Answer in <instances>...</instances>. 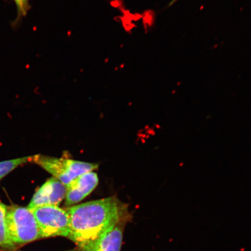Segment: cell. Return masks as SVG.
I'll use <instances>...</instances> for the list:
<instances>
[{"instance_id": "6da1fadb", "label": "cell", "mask_w": 251, "mask_h": 251, "mask_svg": "<svg viewBox=\"0 0 251 251\" xmlns=\"http://www.w3.org/2000/svg\"><path fill=\"white\" fill-rule=\"evenodd\" d=\"M67 211L70 216L68 238L79 251H94L113 226L130 218L126 205L115 197L72 206Z\"/></svg>"}, {"instance_id": "7a4b0ae2", "label": "cell", "mask_w": 251, "mask_h": 251, "mask_svg": "<svg viewBox=\"0 0 251 251\" xmlns=\"http://www.w3.org/2000/svg\"><path fill=\"white\" fill-rule=\"evenodd\" d=\"M7 225L9 239L15 247L40 238L36 219L28 208L14 205L8 206Z\"/></svg>"}, {"instance_id": "3957f363", "label": "cell", "mask_w": 251, "mask_h": 251, "mask_svg": "<svg viewBox=\"0 0 251 251\" xmlns=\"http://www.w3.org/2000/svg\"><path fill=\"white\" fill-rule=\"evenodd\" d=\"M30 162H33L45 169L65 186L78 176L92 172L98 167V165L90 163L42 155L31 156Z\"/></svg>"}, {"instance_id": "277c9868", "label": "cell", "mask_w": 251, "mask_h": 251, "mask_svg": "<svg viewBox=\"0 0 251 251\" xmlns=\"http://www.w3.org/2000/svg\"><path fill=\"white\" fill-rule=\"evenodd\" d=\"M36 219L40 238L68 237L70 233V216L58 206H43L31 210Z\"/></svg>"}, {"instance_id": "5b68a950", "label": "cell", "mask_w": 251, "mask_h": 251, "mask_svg": "<svg viewBox=\"0 0 251 251\" xmlns=\"http://www.w3.org/2000/svg\"><path fill=\"white\" fill-rule=\"evenodd\" d=\"M67 188L54 177L50 178L37 190L27 208L30 210L43 206H58L65 198Z\"/></svg>"}, {"instance_id": "8992f818", "label": "cell", "mask_w": 251, "mask_h": 251, "mask_svg": "<svg viewBox=\"0 0 251 251\" xmlns=\"http://www.w3.org/2000/svg\"><path fill=\"white\" fill-rule=\"evenodd\" d=\"M98 183V176L92 171L78 176L66 186L65 205L70 206L81 201L95 189Z\"/></svg>"}, {"instance_id": "52a82bcc", "label": "cell", "mask_w": 251, "mask_h": 251, "mask_svg": "<svg viewBox=\"0 0 251 251\" xmlns=\"http://www.w3.org/2000/svg\"><path fill=\"white\" fill-rule=\"evenodd\" d=\"M128 219L122 220L103 235L94 251H121L124 227Z\"/></svg>"}, {"instance_id": "ba28073f", "label": "cell", "mask_w": 251, "mask_h": 251, "mask_svg": "<svg viewBox=\"0 0 251 251\" xmlns=\"http://www.w3.org/2000/svg\"><path fill=\"white\" fill-rule=\"evenodd\" d=\"M8 206L0 201V248L5 250H14L15 246L9 239L7 225Z\"/></svg>"}, {"instance_id": "9c48e42d", "label": "cell", "mask_w": 251, "mask_h": 251, "mask_svg": "<svg viewBox=\"0 0 251 251\" xmlns=\"http://www.w3.org/2000/svg\"><path fill=\"white\" fill-rule=\"evenodd\" d=\"M30 159L31 156H27L0 162V180L14 170L18 166L30 162Z\"/></svg>"}, {"instance_id": "30bf717a", "label": "cell", "mask_w": 251, "mask_h": 251, "mask_svg": "<svg viewBox=\"0 0 251 251\" xmlns=\"http://www.w3.org/2000/svg\"><path fill=\"white\" fill-rule=\"evenodd\" d=\"M14 1L17 7V15L15 20L11 24L12 27L17 28L30 10V5L29 0H14Z\"/></svg>"}, {"instance_id": "8fae6325", "label": "cell", "mask_w": 251, "mask_h": 251, "mask_svg": "<svg viewBox=\"0 0 251 251\" xmlns=\"http://www.w3.org/2000/svg\"><path fill=\"white\" fill-rule=\"evenodd\" d=\"M178 0H171V2L169 3L168 7H171L172 5H174L176 2H177Z\"/></svg>"}, {"instance_id": "7c38bea8", "label": "cell", "mask_w": 251, "mask_h": 251, "mask_svg": "<svg viewBox=\"0 0 251 251\" xmlns=\"http://www.w3.org/2000/svg\"><path fill=\"white\" fill-rule=\"evenodd\" d=\"M78 251V250H77V249H74V250H69V251Z\"/></svg>"}]
</instances>
